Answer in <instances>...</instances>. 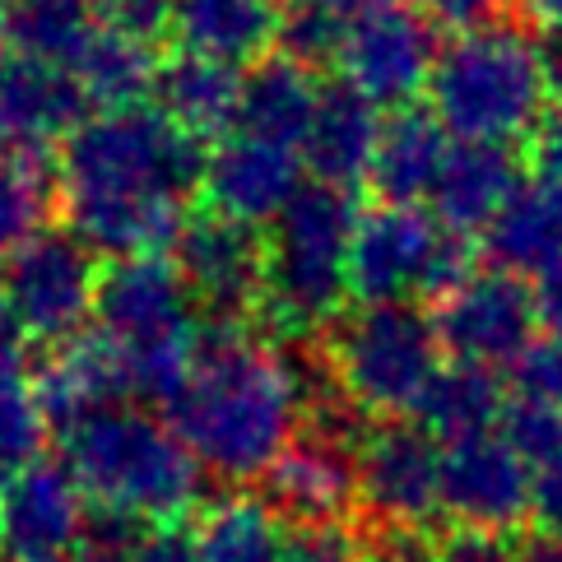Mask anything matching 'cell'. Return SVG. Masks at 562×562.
Returning <instances> with one entry per match:
<instances>
[{
	"label": "cell",
	"mask_w": 562,
	"mask_h": 562,
	"mask_svg": "<svg viewBox=\"0 0 562 562\" xmlns=\"http://www.w3.org/2000/svg\"><path fill=\"white\" fill-rule=\"evenodd\" d=\"M205 149L154 103L89 112L56 158L61 214L93 256L172 251L191 218Z\"/></svg>",
	"instance_id": "obj_1"
},
{
	"label": "cell",
	"mask_w": 562,
	"mask_h": 562,
	"mask_svg": "<svg viewBox=\"0 0 562 562\" xmlns=\"http://www.w3.org/2000/svg\"><path fill=\"white\" fill-rule=\"evenodd\" d=\"M326 395H335V381L321 349H279L251 330L205 326L187 386L168 405V424L200 470L243 488L284 460Z\"/></svg>",
	"instance_id": "obj_2"
},
{
	"label": "cell",
	"mask_w": 562,
	"mask_h": 562,
	"mask_svg": "<svg viewBox=\"0 0 562 562\" xmlns=\"http://www.w3.org/2000/svg\"><path fill=\"white\" fill-rule=\"evenodd\" d=\"M61 465L98 512L172 526L200 502V479L187 441L168 418L139 405H108L61 432Z\"/></svg>",
	"instance_id": "obj_3"
},
{
	"label": "cell",
	"mask_w": 562,
	"mask_h": 562,
	"mask_svg": "<svg viewBox=\"0 0 562 562\" xmlns=\"http://www.w3.org/2000/svg\"><path fill=\"white\" fill-rule=\"evenodd\" d=\"M553 103L539 66V43L512 19L456 29L441 37L428 79V112L456 145H516L530 139Z\"/></svg>",
	"instance_id": "obj_4"
},
{
	"label": "cell",
	"mask_w": 562,
	"mask_h": 562,
	"mask_svg": "<svg viewBox=\"0 0 562 562\" xmlns=\"http://www.w3.org/2000/svg\"><path fill=\"white\" fill-rule=\"evenodd\" d=\"M358 218L353 191L307 182L266 228V312L289 345H312L345 316Z\"/></svg>",
	"instance_id": "obj_5"
},
{
	"label": "cell",
	"mask_w": 562,
	"mask_h": 562,
	"mask_svg": "<svg viewBox=\"0 0 562 562\" xmlns=\"http://www.w3.org/2000/svg\"><path fill=\"white\" fill-rule=\"evenodd\" d=\"M339 400L368 424H400L441 372V339L424 307H353L321 349Z\"/></svg>",
	"instance_id": "obj_6"
},
{
	"label": "cell",
	"mask_w": 562,
	"mask_h": 562,
	"mask_svg": "<svg viewBox=\"0 0 562 562\" xmlns=\"http://www.w3.org/2000/svg\"><path fill=\"white\" fill-rule=\"evenodd\" d=\"M470 270V243L428 205H372L353 233L349 297L358 307H424Z\"/></svg>",
	"instance_id": "obj_7"
},
{
	"label": "cell",
	"mask_w": 562,
	"mask_h": 562,
	"mask_svg": "<svg viewBox=\"0 0 562 562\" xmlns=\"http://www.w3.org/2000/svg\"><path fill=\"white\" fill-rule=\"evenodd\" d=\"M437 52V19L424 5H414V0H353L335 70L381 112H400L414 108L418 93H428Z\"/></svg>",
	"instance_id": "obj_8"
},
{
	"label": "cell",
	"mask_w": 562,
	"mask_h": 562,
	"mask_svg": "<svg viewBox=\"0 0 562 562\" xmlns=\"http://www.w3.org/2000/svg\"><path fill=\"white\" fill-rule=\"evenodd\" d=\"M98 256L75 233H47L0 266V307L29 345L56 349L85 335L98 297Z\"/></svg>",
	"instance_id": "obj_9"
},
{
	"label": "cell",
	"mask_w": 562,
	"mask_h": 562,
	"mask_svg": "<svg viewBox=\"0 0 562 562\" xmlns=\"http://www.w3.org/2000/svg\"><path fill=\"white\" fill-rule=\"evenodd\" d=\"M182 270L200 326L247 330L266 307V233L200 210L168 251Z\"/></svg>",
	"instance_id": "obj_10"
},
{
	"label": "cell",
	"mask_w": 562,
	"mask_h": 562,
	"mask_svg": "<svg viewBox=\"0 0 562 562\" xmlns=\"http://www.w3.org/2000/svg\"><path fill=\"white\" fill-rule=\"evenodd\" d=\"M432 326L451 363L512 368L539 339L535 289L507 270L474 266L456 289H447L432 303Z\"/></svg>",
	"instance_id": "obj_11"
},
{
	"label": "cell",
	"mask_w": 562,
	"mask_h": 562,
	"mask_svg": "<svg viewBox=\"0 0 562 562\" xmlns=\"http://www.w3.org/2000/svg\"><path fill=\"white\" fill-rule=\"evenodd\" d=\"M441 512L456 520V530L502 539L535 516L530 465L502 428L441 447Z\"/></svg>",
	"instance_id": "obj_12"
},
{
	"label": "cell",
	"mask_w": 562,
	"mask_h": 562,
	"mask_svg": "<svg viewBox=\"0 0 562 562\" xmlns=\"http://www.w3.org/2000/svg\"><path fill=\"white\" fill-rule=\"evenodd\" d=\"M93 330H103L122 349L200 330V312L191 303V289L177 270V260L168 251L108 260L103 274H98Z\"/></svg>",
	"instance_id": "obj_13"
},
{
	"label": "cell",
	"mask_w": 562,
	"mask_h": 562,
	"mask_svg": "<svg viewBox=\"0 0 562 562\" xmlns=\"http://www.w3.org/2000/svg\"><path fill=\"white\" fill-rule=\"evenodd\" d=\"M358 502L381 530H424L441 512V447L409 424H372L358 441Z\"/></svg>",
	"instance_id": "obj_14"
},
{
	"label": "cell",
	"mask_w": 562,
	"mask_h": 562,
	"mask_svg": "<svg viewBox=\"0 0 562 562\" xmlns=\"http://www.w3.org/2000/svg\"><path fill=\"white\" fill-rule=\"evenodd\" d=\"M303 187H307L303 154L289 145H274V139L228 131L205 149V172H200L205 210L237 218L247 228L266 233Z\"/></svg>",
	"instance_id": "obj_15"
},
{
	"label": "cell",
	"mask_w": 562,
	"mask_h": 562,
	"mask_svg": "<svg viewBox=\"0 0 562 562\" xmlns=\"http://www.w3.org/2000/svg\"><path fill=\"white\" fill-rule=\"evenodd\" d=\"M85 493L61 460H33L0 484V544L10 562H66L85 539Z\"/></svg>",
	"instance_id": "obj_16"
},
{
	"label": "cell",
	"mask_w": 562,
	"mask_h": 562,
	"mask_svg": "<svg viewBox=\"0 0 562 562\" xmlns=\"http://www.w3.org/2000/svg\"><path fill=\"white\" fill-rule=\"evenodd\" d=\"M85 116L89 98L70 70L14 52L0 56V154L47 158L85 126Z\"/></svg>",
	"instance_id": "obj_17"
},
{
	"label": "cell",
	"mask_w": 562,
	"mask_h": 562,
	"mask_svg": "<svg viewBox=\"0 0 562 562\" xmlns=\"http://www.w3.org/2000/svg\"><path fill=\"white\" fill-rule=\"evenodd\" d=\"M33 391L43 400L52 428L66 432L98 409L126 405V358L103 330H85L47 349V358L33 372Z\"/></svg>",
	"instance_id": "obj_18"
},
{
	"label": "cell",
	"mask_w": 562,
	"mask_h": 562,
	"mask_svg": "<svg viewBox=\"0 0 562 562\" xmlns=\"http://www.w3.org/2000/svg\"><path fill=\"white\" fill-rule=\"evenodd\" d=\"M381 108L368 103L363 93L345 79H326L316 93V112L303 139V164L316 182L326 187H345L353 191L358 182H368L376 139H381Z\"/></svg>",
	"instance_id": "obj_19"
},
{
	"label": "cell",
	"mask_w": 562,
	"mask_h": 562,
	"mask_svg": "<svg viewBox=\"0 0 562 562\" xmlns=\"http://www.w3.org/2000/svg\"><path fill=\"white\" fill-rule=\"evenodd\" d=\"M451 149L456 139L428 108H400L381 122L368 187L381 195V205H428Z\"/></svg>",
	"instance_id": "obj_20"
},
{
	"label": "cell",
	"mask_w": 562,
	"mask_h": 562,
	"mask_svg": "<svg viewBox=\"0 0 562 562\" xmlns=\"http://www.w3.org/2000/svg\"><path fill=\"white\" fill-rule=\"evenodd\" d=\"M526 182L520 158L507 145H456L447 168H441L428 210L441 228L456 237H484V228L497 218V210L512 200V191Z\"/></svg>",
	"instance_id": "obj_21"
},
{
	"label": "cell",
	"mask_w": 562,
	"mask_h": 562,
	"mask_svg": "<svg viewBox=\"0 0 562 562\" xmlns=\"http://www.w3.org/2000/svg\"><path fill=\"white\" fill-rule=\"evenodd\" d=\"M284 0H172V33L191 56H210L224 66L266 61L279 33Z\"/></svg>",
	"instance_id": "obj_22"
},
{
	"label": "cell",
	"mask_w": 562,
	"mask_h": 562,
	"mask_svg": "<svg viewBox=\"0 0 562 562\" xmlns=\"http://www.w3.org/2000/svg\"><path fill=\"white\" fill-rule=\"evenodd\" d=\"M484 256L493 270L539 279L562 260V187L549 177H526L512 200L484 228Z\"/></svg>",
	"instance_id": "obj_23"
},
{
	"label": "cell",
	"mask_w": 562,
	"mask_h": 562,
	"mask_svg": "<svg viewBox=\"0 0 562 562\" xmlns=\"http://www.w3.org/2000/svg\"><path fill=\"white\" fill-rule=\"evenodd\" d=\"M154 108L191 139H224L237 126V98H243V70L210 61V56L177 52L158 66Z\"/></svg>",
	"instance_id": "obj_24"
},
{
	"label": "cell",
	"mask_w": 562,
	"mask_h": 562,
	"mask_svg": "<svg viewBox=\"0 0 562 562\" xmlns=\"http://www.w3.org/2000/svg\"><path fill=\"white\" fill-rule=\"evenodd\" d=\"M316 93H321V79L307 66H297L274 52L266 61L243 70V98H237L233 131L274 139V145H289L303 154V139H307L312 112H316Z\"/></svg>",
	"instance_id": "obj_25"
},
{
	"label": "cell",
	"mask_w": 562,
	"mask_h": 562,
	"mask_svg": "<svg viewBox=\"0 0 562 562\" xmlns=\"http://www.w3.org/2000/svg\"><path fill=\"white\" fill-rule=\"evenodd\" d=\"M414 418L432 441H447V447L479 432H497L502 418H507V386L493 368L441 363L432 386L418 400Z\"/></svg>",
	"instance_id": "obj_26"
},
{
	"label": "cell",
	"mask_w": 562,
	"mask_h": 562,
	"mask_svg": "<svg viewBox=\"0 0 562 562\" xmlns=\"http://www.w3.org/2000/svg\"><path fill=\"white\" fill-rule=\"evenodd\" d=\"M0 29H5V47L14 56L75 75L98 29H103V14L89 0H10L0 10Z\"/></svg>",
	"instance_id": "obj_27"
},
{
	"label": "cell",
	"mask_w": 562,
	"mask_h": 562,
	"mask_svg": "<svg viewBox=\"0 0 562 562\" xmlns=\"http://www.w3.org/2000/svg\"><path fill=\"white\" fill-rule=\"evenodd\" d=\"M158 66L164 61H158L154 43H139V37L122 33L103 19V29H98V37L85 52V61L75 66V79H79V89H85L93 112H116V108L149 103Z\"/></svg>",
	"instance_id": "obj_28"
},
{
	"label": "cell",
	"mask_w": 562,
	"mask_h": 562,
	"mask_svg": "<svg viewBox=\"0 0 562 562\" xmlns=\"http://www.w3.org/2000/svg\"><path fill=\"white\" fill-rule=\"evenodd\" d=\"M61 214L56 164L37 154H0V266L47 237Z\"/></svg>",
	"instance_id": "obj_29"
},
{
	"label": "cell",
	"mask_w": 562,
	"mask_h": 562,
	"mask_svg": "<svg viewBox=\"0 0 562 562\" xmlns=\"http://www.w3.org/2000/svg\"><path fill=\"white\" fill-rule=\"evenodd\" d=\"M284 530L289 526L266 497L228 493L205 507L195 526V544L205 562H279Z\"/></svg>",
	"instance_id": "obj_30"
},
{
	"label": "cell",
	"mask_w": 562,
	"mask_h": 562,
	"mask_svg": "<svg viewBox=\"0 0 562 562\" xmlns=\"http://www.w3.org/2000/svg\"><path fill=\"white\" fill-rule=\"evenodd\" d=\"M502 437L520 451L535 479V520L549 535H562V418L530 409V405H507L502 418Z\"/></svg>",
	"instance_id": "obj_31"
},
{
	"label": "cell",
	"mask_w": 562,
	"mask_h": 562,
	"mask_svg": "<svg viewBox=\"0 0 562 562\" xmlns=\"http://www.w3.org/2000/svg\"><path fill=\"white\" fill-rule=\"evenodd\" d=\"M353 0H284L279 5V33L274 47L297 66H335L339 47H345Z\"/></svg>",
	"instance_id": "obj_32"
},
{
	"label": "cell",
	"mask_w": 562,
	"mask_h": 562,
	"mask_svg": "<svg viewBox=\"0 0 562 562\" xmlns=\"http://www.w3.org/2000/svg\"><path fill=\"white\" fill-rule=\"evenodd\" d=\"M47 432H52V418L33 391V372L29 368L0 372V474L10 479L14 470L43 460Z\"/></svg>",
	"instance_id": "obj_33"
},
{
	"label": "cell",
	"mask_w": 562,
	"mask_h": 562,
	"mask_svg": "<svg viewBox=\"0 0 562 562\" xmlns=\"http://www.w3.org/2000/svg\"><path fill=\"white\" fill-rule=\"evenodd\" d=\"M512 395L516 405L544 409L562 418V339L539 335L535 345L512 363Z\"/></svg>",
	"instance_id": "obj_34"
},
{
	"label": "cell",
	"mask_w": 562,
	"mask_h": 562,
	"mask_svg": "<svg viewBox=\"0 0 562 562\" xmlns=\"http://www.w3.org/2000/svg\"><path fill=\"white\" fill-rule=\"evenodd\" d=\"M279 562H363V535L349 520H335V526H289Z\"/></svg>",
	"instance_id": "obj_35"
},
{
	"label": "cell",
	"mask_w": 562,
	"mask_h": 562,
	"mask_svg": "<svg viewBox=\"0 0 562 562\" xmlns=\"http://www.w3.org/2000/svg\"><path fill=\"white\" fill-rule=\"evenodd\" d=\"M103 19L139 37V43H158V37L172 33V0H112Z\"/></svg>",
	"instance_id": "obj_36"
},
{
	"label": "cell",
	"mask_w": 562,
	"mask_h": 562,
	"mask_svg": "<svg viewBox=\"0 0 562 562\" xmlns=\"http://www.w3.org/2000/svg\"><path fill=\"white\" fill-rule=\"evenodd\" d=\"M363 562H441V544L424 530H376L363 535Z\"/></svg>",
	"instance_id": "obj_37"
},
{
	"label": "cell",
	"mask_w": 562,
	"mask_h": 562,
	"mask_svg": "<svg viewBox=\"0 0 562 562\" xmlns=\"http://www.w3.org/2000/svg\"><path fill=\"white\" fill-rule=\"evenodd\" d=\"M131 562H205L195 544V530L187 520H172V526H149L139 535V549Z\"/></svg>",
	"instance_id": "obj_38"
},
{
	"label": "cell",
	"mask_w": 562,
	"mask_h": 562,
	"mask_svg": "<svg viewBox=\"0 0 562 562\" xmlns=\"http://www.w3.org/2000/svg\"><path fill=\"white\" fill-rule=\"evenodd\" d=\"M530 149H535L539 177H549V182L562 187V98H553V103L544 108V116H539V126L530 135Z\"/></svg>",
	"instance_id": "obj_39"
},
{
	"label": "cell",
	"mask_w": 562,
	"mask_h": 562,
	"mask_svg": "<svg viewBox=\"0 0 562 562\" xmlns=\"http://www.w3.org/2000/svg\"><path fill=\"white\" fill-rule=\"evenodd\" d=\"M441 562H516V549L502 535L456 530L451 539H441Z\"/></svg>",
	"instance_id": "obj_40"
},
{
	"label": "cell",
	"mask_w": 562,
	"mask_h": 562,
	"mask_svg": "<svg viewBox=\"0 0 562 562\" xmlns=\"http://www.w3.org/2000/svg\"><path fill=\"white\" fill-rule=\"evenodd\" d=\"M512 0H428V14L437 24H451V29H474V24H493L502 19Z\"/></svg>",
	"instance_id": "obj_41"
},
{
	"label": "cell",
	"mask_w": 562,
	"mask_h": 562,
	"mask_svg": "<svg viewBox=\"0 0 562 562\" xmlns=\"http://www.w3.org/2000/svg\"><path fill=\"white\" fill-rule=\"evenodd\" d=\"M535 312H539V330L562 339V260L558 266H549L544 274L535 279Z\"/></svg>",
	"instance_id": "obj_42"
},
{
	"label": "cell",
	"mask_w": 562,
	"mask_h": 562,
	"mask_svg": "<svg viewBox=\"0 0 562 562\" xmlns=\"http://www.w3.org/2000/svg\"><path fill=\"white\" fill-rule=\"evenodd\" d=\"M539 66H544L549 98H562V29H544L539 37Z\"/></svg>",
	"instance_id": "obj_43"
},
{
	"label": "cell",
	"mask_w": 562,
	"mask_h": 562,
	"mask_svg": "<svg viewBox=\"0 0 562 562\" xmlns=\"http://www.w3.org/2000/svg\"><path fill=\"white\" fill-rule=\"evenodd\" d=\"M516 562H562V535L539 530L516 549Z\"/></svg>",
	"instance_id": "obj_44"
},
{
	"label": "cell",
	"mask_w": 562,
	"mask_h": 562,
	"mask_svg": "<svg viewBox=\"0 0 562 562\" xmlns=\"http://www.w3.org/2000/svg\"><path fill=\"white\" fill-rule=\"evenodd\" d=\"M520 5H526V14L535 19V24L562 29V0H520Z\"/></svg>",
	"instance_id": "obj_45"
},
{
	"label": "cell",
	"mask_w": 562,
	"mask_h": 562,
	"mask_svg": "<svg viewBox=\"0 0 562 562\" xmlns=\"http://www.w3.org/2000/svg\"><path fill=\"white\" fill-rule=\"evenodd\" d=\"M89 5H93V10H98V14H103V10H108V5H112V0H89Z\"/></svg>",
	"instance_id": "obj_46"
},
{
	"label": "cell",
	"mask_w": 562,
	"mask_h": 562,
	"mask_svg": "<svg viewBox=\"0 0 562 562\" xmlns=\"http://www.w3.org/2000/svg\"><path fill=\"white\" fill-rule=\"evenodd\" d=\"M0 562H10V553H5V544H0Z\"/></svg>",
	"instance_id": "obj_47"
},
{
	"label": "cell",
	"mask_w": 562,
	"mask_h": 562,
	"mask_svg": "<svg viewBox=\"0 0 562 562\" xmlns=\"http://www.w3.org/2000/svg\"><path fill=\"white\" fill-rule=\"evenodd\" d=\"M0 47H5V29H0Z\"/></svg>",
	"instance_id": "obj_48"
},
{
	"label": "cell",
	"mask_w": 562,
	"mask_h": 562,
	"mask_svg": "<svg viewBox=\"0 0 562 562\" xmlns=\"http://www.w3.org/2000/svg\"><path fill=\"white\" fill-rule=\"evenodd\" d=\"M5 5H10V0H0V10H5Z\"/></svg>",
	"instance_id": "obj_49"
},
{
	"label": "cell",
	"mask_w": 562,
	"mask_h": 562,
	"mask_svg": "<svg viewBox=\"0 0 562 562\" xmlns=\"http://www.w3.org/2000/svg\"><path fill=\"white\" fill-rule=\"evenodd\" d=\"M0 484H5V474H0Z\"/></svg>",
	"instance_id": "obj_50"
}]
</instances>
